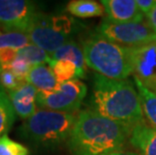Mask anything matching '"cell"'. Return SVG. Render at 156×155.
Wrapping results in <instances>:
<instances>
[{
    "label": "cell",
    "instance_id": "3",
    "mask_svg": "<svg viewBox=\"0 0 156 155\" xmlns=\"http://www.w3.org/2000/svg\"><path fill=\"white\" fill-rule=\"evenodd\" d=\"M78 113L37 109L17 129V135L32 146L54 149L68 142Z\"/></svg>",
    "mask_w": 156,
    "mask_h": 155
},
{
    "label": "cell",
    "instance_id": "7",
    "mask_svg": "<svg viewBox=\"0 0 156 155\" xmlns=\"http://www.w3.org/2000/svg\"><path fill=\"white\" fill-rule=\"evenodd\" d=\"M97 33L126 48H137L156 41V33L146 21L117 23L105 18L98 26Z\"/></svg>",
    "mask_w": 156,
    "mask_h": 155
},
{
    "label": "cell",
    "instance_id": "9",
    "mask_svg": "<svg viewBox=\"0 0 156 155\" xmlns=\"http://www.w3.org/2000/svg\"><path fill=\"white\" fill-rule=\"evenodd\" d=\"M133 78L156 94V41L130 48Z\"/></svg>",
    "mask_w": 156,
    "mask_h": 155
},
{
    "label": "cell",
    "instance_id": "23",
    "mask_svg": "<svg viewBox=\"0 0 156 155\" xmlns=\"http://www.w3.org/2000/svg\"><path fill=\"white\" fill-rule=\"evenodd\" d=\"M136 3L140 11L143 13L145 17H147L156 5V0H136Z\"/></svg>",
    "mask_w": 156,
    "mask_h": 155
},
{
    "label": "cell",
    "instance_id": "1",
    "mask_svg": "<svg viewBox=\"0 0 156 155\" xmlns=\"http://www.w3.org/2000/svg\"><path fill=\"white\" fill-rule=\"evenodd\" d=\"M132 129L87 109L78 113L67 145L72 155H105L122 150Z\"/></svg>",
    "mask_w": 156,
    "mask_h": 155
},
{
    "label": "cell",
    "instance_id": "8",
    "mask_svg": "<svg viewBox=\"0 0 156 155\" xmlns=\"http://www.w3.org/2000/svg\"><path fill=\"white\" fill-rule=\"evenodd\" d=\"M38 11L26 0H0V27L3 32L26 33Z\"/></svg>",
    "mask_w": 156,
    "mask_h": 155
},
{
    "label": "cell",
    "instance_id": "5",
    "mask_svg": "<svg viewBox=\"0 0 156 155\" xmlns=\"http://www.w3.org/2000/svg\"><path fill=\"white\" fill-rule=\"evenodd\" d=\"M78 29L77 22L68 15L37 12L26 34L32 44L52 55L62 45L74 41L73 37Z\"/></svg>",
    "mask_w": 156,
    "mask_h": 155
},
{
    "label": "cell",
    "instance_id": "11",
    "mask_svg": "<svg viewBox=\"0 0 156 155\" xmlns=\"http://www.w3.org/2000/svg\"><path fill=\"white\" fill-rule=\"evenodd\" d=\"M37 93L38 91L27 82L16 90L7 93L16 116L25 121L35 113L37 110L36 109Z\"/></svg>",
    "mask_w": 156,
    "mask_h": 155
},
{
    "label": "cell",
    "instance_id": "13",
    "mask_svg": "<svg viewBox=\"0 0 156 155\" xmlns=\"http://www.w3.org/2000/svg\"><path fill=\"white\" fill-rule=\"evenodd\" d=\"M25 80L27 83L34 86L38 92L44 93L55 91L59 85L49 65H34Z\"/></svg>",
    "mask_w": 156,
    "mask_h": 155
},
{
    "label": "cell",
    "instance_id": "10",
    "mask_svg": "<svg viewBox=\"0 0 156 155\" xmlns=\"http://www.w3.org/2000/svg\"><path fill=\"white\" fill-rule=\"evenodd\" d=\"M108 20L117 23H137L144 21V14L136 0H103L101 1Z\"/></svg>",
    "mask_w": 156,
    "mask_h": 155
},
{
    "label": "cell",
    "instance_id": "22",
    "mask_svg": "<svg viewBox=\"0 0 156 155\" xmlns=\"http://www.w3.org/2000/svg\"><path fill=\"white\" fill-rule=\"evenodd\" d=\"M31 68H32V65L29 64V62H27L25 60H23L21 58L16 57L10 64L7 65L3 69H7V70L11 71L15 76H17V77L24 79L25 80L28 75V72H30Z\"/></svg>",
    "mask_w": 156,
    "mask_h": 155
},
{
    "label": "cell",
    "instance_id": "26",
    "mask_svg": "<svg viewBox=\"0 0 156 155\" xmlns=\"http://www.w3.org/2000/svg\"><path fill=\"white\" fill-rule=\"evenodd\" d=\"M0 33H1V31H0Z\"/></svg>",
    "mask_w": 156,
    "mask_h": 155
},
{
    "label": "cell",
    "instance_id": "6",
    "mask_svg": "<svg viewBox=\"0 0 156 155\" xmlns=\"http://www.w3.org/2000/svg\"><path fill=\"white\" fill-rule=\"evenodd\" d=\"M87 95V86L80 80L61 83L55 91L38 92L36 105L45 110L78 113Z\"/></svg>",
    "mask_w": 156,
    "mask_h": 155
},
{
    "label": "cell",
    "instance_id": "17",
    "mask_svg": "<svg viewBox=\"0 0 156 155\" xmlns=\"http://www.w3.org/2000/svg\"><path fill=\"white\" fill-rule=\"evenodd\" d=\"M15 111L4 89L0 87V138L7 135L15 122Z\"/></svg>",
    "mask_w": 156,
    "mask_h": 155
},
{
    "label": "cell",
    "instance_id": "21",
    "mask_svg": "<svg viewBox=\"0 0 156 155\" xmlns=\"http://www.w3.org/2000/svg\"><path fill=\"white\" fill-rule=\"evenodd\" d=\"M27 147L10 139L7 135L0 138V155H28Z\"/></svg>",
    "mask_w": 156,
    "mask_h": 155
},
{
    "label": "cell",
    "instance_id": "2",
    "mask_svg": "<svg viewBox=\"0 0 156 155\" xmlns=\"http://www.w3.org/2000/svg\"><path fill=\"white\" fill-rule=\"evenodd\" d=\"M89 103L91 110L131 128L144 122L140 96L129 79L113 80L95 74Z\"/></svg>",
    "mask_w": 156,
    "mask_h": 155
},
{
    "label": "cell",
    "instance_id": "19",
    "mask_svg": "<svg viewBox=\"0 0 156 155\" xmlns=\"http://www.w3.org/2000/svg\"><path fill=\"white\" fill-rule=\"evenodd\" d=\"M17 57L25 60L32 67L37 65H51L52 62L51 55H48L42 48L32 44L18 49Z\"/></svg>",
    "mask_w": 156,
    "mask_h": 155
},
{
    "label": "cell",
    "instance_id": "15",
    "mask_svg": "<svg viewBox=\"0 0 156 155\" xmlns=\"http://www.w3.org/2000/svg\"><path fill=\"white\" fill-rule=\"evenodd\" d=\"M67 11L80 18H89L102 16L105 9L101 2L94 0H73L68 3Z\"/></svg>",
    "mask_w": 156,
    "mask_h": 155
},
{
    "label": "cell",
    "instance_id": "24",
    "mask_svg": "<svg viewBox=\"0 0 156 155\" xmlns=\"http://www.w3.org/2000/svg\"><path fill=\"white\" fill-rule=\"evenodd\" d=\"M147 22L148 24L150 25V27L153 29V31L156 33V5L154 6V8L152 9V11L150 12V14H149L147 17Z\"/></svg>",
    "mask_w": 156,
    "mask_h": 155
},
{
    "label": "cell",
    "instance_id": "18",
    "mask_svg": "<svg viewBox=\"0 0 156 155\" xmlns=\"http://www.w3.org/2000/svg\"><path fill=\"white\" fill-rule=\"evenodd\" d=\"M52 71L55 72V76L58 80V84L65 83L68 81L79 80V79L85 78L79 71L78 67L74 62L69 61H54L49 65Z\"/></svg>",
    "mask_w": 156,
    "mask_h": 155
},
{
    "label": "cell",
    "instance_id": "12",
    "mask_svg": "<svg viewBox=\"0 0 156 155\" xmlns=\"http://www.w3.org/2000/svg\"><path fill=\"white\" fill-rule=\"evenodd\" d=\"M129 142L138 155H156V128L142 122L132 129Z\"/></svg>",
    "mask_w": 156,
    "mask_h": 155
},
{
    "label": "cell",
    "instance_id": "25",
    "mask_svg": "<svg viewBox=\"0 0 156 155\" xmlns=\"http://www.w3.org/2000/svg\"><path fill=\"white\" fill-rule=\"evenodd\" d=\"M105 155H138V153L133 152V151H127V150H118L114 152L105 154Z\"/></svg>",
    "mask_w": 156,
    "mask_h": 155
},
{
    "label": "cell",
    "instance_id": "20",
    "mask_svg": "<svg viewBox=\"0 0 156 155\" xmlns=\"http://www.w3.org/2000/svg\"><path fill=\"white\" fill-rule=\"evenodd\" d=\"M28 36L21 32H2L0 33V48L20 49L30 44Z\"/></svg>",
    "mask_w": 156,
    "mask_h": 155
},
{
    "label": "cell",
    "instance_id": "4",
    "mask_svg": "<svg viewBox=\"0 0 156 155\" xmlns=\"http://www.w3.org/2000/svg\"><path fill=\"white\" fill-rule=\"evenodd\" d=\"M87 67L96 74L113 80H125L132 75L130 48L117 44L96 33L82 45Z\"/></svg>",
    "mask_w": 156,
    "mask_h": 155
},
{
    "label": "cell",
    "instance_id": "16",
    "mask_svg": "<svg viewBox=\"0 0 156 155\" xmlns=\"http://www.w3.org/2000/svg\"><path fill=\"white\" fill-rule=\"evenodd\" d=\"M133 80L139 96H140L141 106L144 117L150 123L151 127L156 128V94L149 91L137 79L133 78Z\"/></svg>",
    "mask_w": 156,
    "mask_h": 155
},
{
    "label": "cell",
    "instance_id": "14",
    "mask_svg": "<svg viewBox=\"0 0 156 155\" xmlns=\"http://www.w3.org/2000/svg\"><path fill=\"white\" fill-rule=\"evenodd\" d=\"M54 61H69L77 65L81 74L86 77V70H87V64H86L85 55L83 48L75 41H69L61 48L55 51L54 54L51 55Z\"/></svg>",
    "mask_w": 156,
    "mask_h": 155
}]
</instances>
